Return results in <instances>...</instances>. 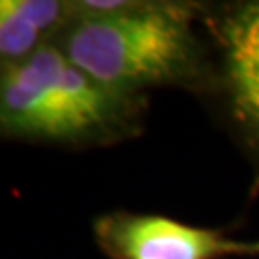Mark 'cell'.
<instances>
[{"label": "cell", "instance_id": "6da1fadb", "mask_svg": "<svg viewBox=\"0 0 259 259\" xmlns=\"http://www.w3.org/2000/svg\"><path fill=\"white\" fill-rule=\"evenodd\" d=\"M69 6L71 19L56 47L104 87L129 96L154 87L215 91V56L196 33L207 6L133 0Z\"/></svg>", "mask_w": 259, "mask_h": 259}, {"label": "cell", "instance_id": "7a4b0ae2", "mask_svg": "<svg viewBox=\"0 0 259 259\" xmlns=\"http://www.w3.org/2000/svg\"><path fill=\"white\" fill-rule=\"evenodd\" d=\"M144 96L98 83L62 48L45 45L0 71V133L73 146L111 144L140 129Z\"/></svg>", "mask_w": 259, "mask_h": 259}, {"label": "cell", "instance_id": "3957f363", "mask_svg": "<svg viewBox=\"0 0 259 259\" xmlns=\"http://www.w3.org/2000/svg\"><path fill=\"white\" fill-rule=\"evenodd\" d=\"M202 23L215 47V91L255 165L259 190V0L207 6Z\"/></svg>", "mask_w": 259, "mask_h": 259}, {"label": "cell", "instance_id": "277c9868", "mask_svg": "<svg viewBox=\"0 0 259 259\" xmlns=\"http://www.w3.org/2000/svg\"><path fill=\"white\" fill-rule=\"evenodd\" d=\"M94 238L111 259L259 257V240L204 229L165 215L110 211L93 223Z\"/></svg>", "mask_w": 259, "mask_h": 259}, {"label": "cell", "instance_id": "5b68a950", "mask_svg": "<svg viewBox=\"0 0 259 259\" xmlns=\"http://www.w3.org/2000/svg\"><path fill=\"white\" fill-rule=\"evenodd\" d=\"M71 19L69 2L0 0V62L18 64L35 54L45 38Z\"/></svg>", "mask_w": 259, "mask_h": 259}]
</instances>
